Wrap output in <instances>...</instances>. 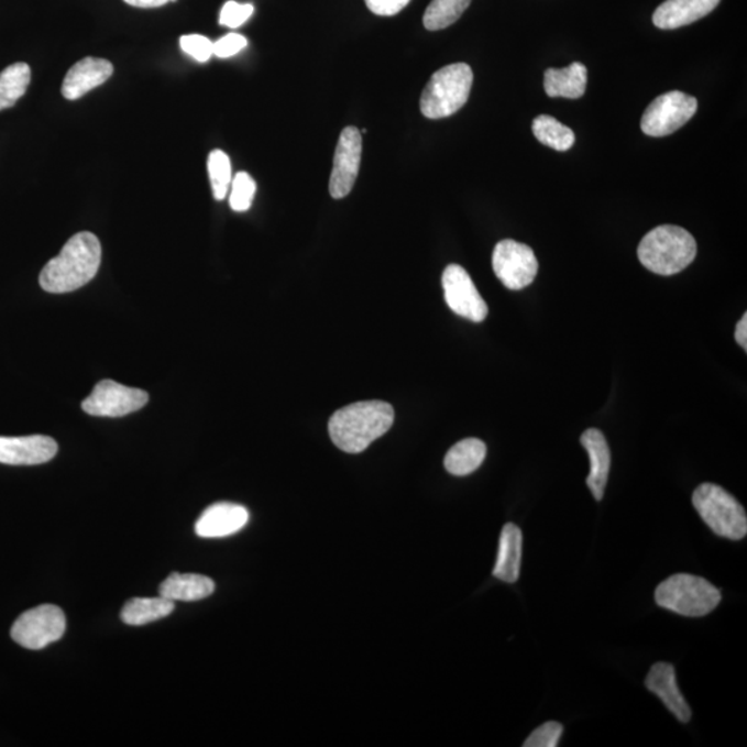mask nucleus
Listing matches in <instances>:
<instances>
[{
    "label": "nucleus",
    "mask_w": 747,
    "mask_h": 747,
    "mask_svg": "<svg viewBox=\"0 0 747 747\" xmlns=\"http://www.w3.org/2000/svg\"><path fill=\"white\" fill-rule=\"evenodd\" d=\"M101 262L100 241L94 233L75 234L63 246L61 254L43 267L41 287L51 294L77 292L95 278Z\"/></svg>",
    "instance_id": "nucleus-1"
},
{
    "label": "nucleus",
    "mask_w": 747,
    "mask_h": 747,
    "mask_svg": "<svg viewBox=\"0 0 747 747\" xmlns=\"http://www.w3.org/2000/svg\"><path fill=\"white\" fill-rule=\"evenodd\" d=\"M395 421L394 407L383 400L353 403L332 414L329 433L338 449L349 454L362 453L384 437Z\"/></svg>",
    "instance_id": "nucleus-2"
},
{
    "label": "nucleus",
    "mask_w": 747,
    "mask_h": 747,
    "mask_svg": "<svg viewBox=\"0 0 747 747\" xmlns=\"http://www.w3.org/2000/svg\"><path fill=\"white\" fill-rule=\"evenodd\" d=\"M696 241L680 226L664 224L650 230L638 245V260L648 271L673 276L695 260Z\"/></svg>",
    "instance_id": "nucleus-3"
},
{
    "label": "nucleus",
    "mask_w": 747,
    "mask_h": 747,
    "mask_svg": "<svg viewBox=\"0 0 747 747\" xmlns=\"http://www.w3.org/2000/svg\"><path fill=\"white\" fill-rule=\"evenodd\" d=\"M474 73L469 64L455 63L439 69L422 91L421 112L429 120L448 118L460 111L470 99Z\"/></svg>",
    "instance_id": "nucleus-4"
},
{
    "label": "nucleus",
    "mask_w": 747,
    "mask_h": 747,
    "mask_svg": "<svg viewBox=\"0 0 747 747\" xmlns=\"http://www.w3.org/2000/svg\"><path fill=\"white\" fill-rule=\"evenodd\" d=\"M660 608L688 617L711 614L722 602V593L706 579L679 573L666 579L655 591Z\"/></svg>",
    "instance_id": "nucleus-5"
},
{
    "label": "nucleus",
    "mask_w": 747,
    "mask_h": 747,
    "mask_svg": "<svg viewBox=\"0 0 747 747\" xmlns=\"http://www.w3.org/2000/svg\"><path fill=\"white\" fill-rule=\"evenodd\" d=\"M692 503L714 534L735 541L745 539L746 510L733 494L713 483H703L693 492Z\"/></svg>",
    "instance_id": "nucleus-6"
},
{
    "label": "nucleus",
    "mask_w": 747,
    "mask_h": 747,
    "mask_svg": "<svg viewBox=\"0 0 747 747\" xmlns=\"http://www.w3.org/2000/svg\"><path fill=\"white\" fill-rule=\"evenodd\" d=\"M697 110V100L682 91L660 95L648 106L641 118V129L652 138L669 136L691 120Z\"/></svg>",
    "instance_id": "nucleus-7"
},
{
    "label": "nucleus",
    "mask_w": 747,
    "mask_h": 747,
    "mask_svg": "<svg viewBox=\"0 0 747 747\" xmlns=\"http://www.w3.org/2000/svg\"><path fill=\"white\" fill-rule=\"evenodd\" d=\"M66 631V616L55 605H41L24 612L14 622L12 638L26 649L37 650L57 641Z\"/></svg>",
    "instance_id": "nucleus-8"
},
{
    "label": "nucleus",
    "mask_w": 747,
    "mask_h": 747,
    "mask_svg": "<svg viewBox=\"0 0 747 747\" xmlns=\"http://www.w3.org/2000/svg\"><path fill=\"white\" fill-rule=\"evenodd\" d=\"M492 262L499 282L513 292L530 286L539 272L534 250L514 240L499 241L493 251Z\"/></svg>",
    "instance_id": "nucleus-9"
},
{
    "label": "nucleus",
    "mask_w": 747,
    "mask_h": 747,
    "mask_svg": "<svg viewBox=\"0 0 747 747\" xmlns=\"http://www.w3.org/2000/svg\"><path fill=\"white\" fill-rule=\"evenodd\" d=\"M147 402V392L105 380L86 397L83 410L89 416L117 418L139 411Z\"/></svg>",
    "instance_id": "nucleus-10"
},
{
    "label": "nucleus",
    "mask_w": 747,
    "mask_h": 747,
    "mask_svg": "<svg viewBox=\"0 0 747 747\" xmlns=\"http://www.w3.org/2000/svg\"><path fill=\"white\" fill-rule=\"evenodd\" d=\"M442 284L446 304L457 316L474 322H482L486 319L488 308L485 299L481 297L464 267L460 265L446 267Z\"/></svg>",
    "instance_id": "nucleus-11"
},
{
    "label": "nucleus",
    "mask_w": 747,
    "mask_h": 747,
    "mask_svg": "<svg viewBox=\"0 0 747 747\" xmlns=\"http://www.w3.org/2000/svg\"><path fill=\"white\" fill-rule=\"evenodd\" d=\"M362 152V132L354 127L343 129L336 149L329 187L330 195L336 200L345 198L352 191L359 176Z\"/></svg>",
    "instance_id": "nucleus-12"
},
{
    "label": "nucleus",
    "mask_w": 747,
    "mask_h": 747,
    "mask_svg": "<svg viewBox=\"0 0 747 747\" xmlns=\"http://www.w3.org/2000/svg\"><path fill=\"white\" fill-rule=\"evenodd\" d=\"M58 446L55 439L43 435L31 437H0V462L7 465H40L55 459Z\"/></svg>",
    "instance_id": "nucleus-13"
},
{
    "label": "nucleus",
    "mask_w": 747,
    "mask_h": 747,
    "mask_svg": "<svg viewBox=\"0 0 747 747\" xmlns=\"http://www.w3.org/2000/svg\"><path fill=\"white\" fill-rule=\"evenodd\" d=\"M250 514L243 505L218 503L204 510L196 524V534L204 539H219L238 534L249 524Z\"/></svg>",
    "instance_id": "nucleus-14"
},
{
    "label": "nucleus",
    "mask_w": 747,
    "mask_h": 747,
    "mask_svg": "<svg viewBox=\"0 0 747 747\" xmlns=\"http://www.w3.org/2000/svg\"><path fill=\"white\" fill-rule=\"evenodd\" d=\"M114 67L105 58L86 57L69 68L64 78L62 94L67 100L84 98L90 90L99 88L111 78Z\"/></svg>",
    "instance_id": "nucleus-15"
},
{
    "label": "nucleus",
    "mask_w": 747,
    "mask_h": 747,
    "mask_svg": "<svg viewBox=\"0 0 747 747\" xmlns=\"http://www.w3.org/2000/svg\"><path fill=\"white\" fill-rule=\"evenodd\" d=\"M645 685L655 695L659 696L664 706L674 714L681 723H690L692 712L685 697L682 696L679 685H677L675 670L673 664L659 662L649 670Z\"/></svg>",
    "instance_id": "nucleus-16"
},
{
    "label": "nucleus",
    "mask_w": 747,
    "mask_h": 747,
    "mask_svg": "<svg viewBox=\"0 0 747 747\" xmlns=\"http://www.w3.org/2000/svg\"><path fill=\"white\" fill-rule=\"evenodd\" d=\"M585 451H587L590 459V474L587 477V486L593 493L596 502L604 498L606 483L611 471V450L604 433L600 429L590 428L580 438Z\"/></svg>",
    "instance_id": "nucleus-17"
},
{
    "label": "nucleus",
    "mask_w": 747,
    "mask_h": 747,
    "mask_svg": "<svg viewBox=\"0 0 747 747\" xmlns=\"http://www.w3.org/2000/svg\"><path fill=\"white\" fill-rule=\"evenodd\" d=\"M722 0H666L653 13V24L660 30H675L706 18Z\"/></svg>",
    "instance_id": "nucleus-18"
},
{
    "label": "nucleus",
    "mask_w": 747,
    "mask_h": 747,
    "mask_svg": "<svg viewBox=\"0 0 747 747\" xmlns=\"http://www.w3.org/2000/svg\"><path fill=\"white\" fill-rule=\"evenodd\" d=\"M523 531L517 525L504 526L499 536L496 567L493 569L494 578L505 583L517 582L523 562Z\"/></svg>",
    "instance_id": "nucleus-19"
},
{
    "label": "nucleus",
    "mask_w": 747,
    "mask_h": 747,
    "mask_svg": "<svg viewBox=\"0 0 747 747\" xmlns=\"http://www.w3.org/2000/svg\"><path fill=\"white\" fill-rule=\"evenodd\" d=\"M587 68L573 63L567 68H548L545 74V89L550 98L580 99L587 89Z\"/></svg>",
    "instance_id": "nucleus-20"
},
{
    "label": "nucleus",
    "mask_w": 747,
    "mask_h": 747,
    "mask_svg": "<svg viewBox=\"0 0 747 747\" xmlns=\"http://www.w3.org/2000/svg\"><path fill=\"white\" fill-rule=\"evenodd\" d=\"M215 583L212 579L202 574H182L172 573L163 584L160 585V595L171 601H200L212 595Z\"/></svg>",
    "instance_id": "nucleus-21"
},
{
    "label": "nucleus",
    "mask_w": 747,
    "mask_h": 747,
    "mask_svg": "<svg viewBox=\"0 0 747 747\" xmlns=\"http://www.w3.org/2000/svg\"><path fill=\"white\" fill-rule=\"evenodd\" d=\"M486 444L481 439L469 438L455 443L444 457V469L454 476L475 472L486 459Z\"/></svg>",
    "instance_id": "nucleus-22"
},
{
    "label": "nucleus",
    "mask_w": 747,
    "mask_h": 747,
    "mask_svg": "<svg viewBox=\"0 0 747 747\" xmlns=\"http://www.w3.org/2000/svg\"><path fill=\"white\" fill-rule=\"evenodd\" d=\"M175 609L174 601L158 596V598H133L127 602L121 612L122 620L127 625L143 626L147 623L164 619Z\"/></svg>",
    "instance_id": "nucleus-23"
},
{
    "label": "nucleus",
    "mask_w": 747,
    "mask_h": 747,
    "mask_svg": "<svg viewBox=\"0 0 747 747\" xmlns=\"http://www.w3.org/2000/svg\"><path fill=\"white\" fill-rule=\"evenodd\" d=\"M31 83V68L26 63H15L0 73V111L10 109L23 98Z\"/></svg>",
    "instance_id": "nucleus-24"
},
{
    "label": "nucleus",
    "mask_w": 747,
    "mask_h": 747,
    "mask_svg": "<svg viewBox=\"0 0 747 747\" xmlns=\"http://www.w3.org/2000/svg\"><path fill=\"white\" fill-rule=\"evenodd\" d=\"M534 133L537 140L545 146L568 152L574 144V133L571 128L550 116H539L534 121Z\"/></svg>",
    "instance_id": "nucleus-25"
},
{
    "label": "nucleus",
    "mask_w": 747,
    "mask_h": 747,
    "mask_svg": "<svg viewBox=\"0 0 747 747\" xmlns=\"http://www.w3.org/2000/svg\"><path fill=\"white\" fill-rule=\"evenodd\" d=\"M472 0H432L424 14V26L428 31L448 29L469 9Z\"/></svg>",
    "instance_id": "nucleus-26"
},
{
    "label": "nucleus",
    "mask_w": 747,
    "mask_h": 747,
    "mask_svg": "<svg viewBox=\"0 0 747 747\" xmlns=\"http://www.w3.org/2000/svg\"><path fill=\"white\" fill-rule=\"evenodd\" d=\"M209 179H211L215 200L222 201L231 185V164L229 155L222 150H213L208 157Z\"/></svg>",
    "instance_id": "nucleus-27"
},
{
    "label": "nucleus",
    "mask_w": 747,
    "mask_h": 747,
    "mask_svg": "<svg viewBox=\"0 0 747 747\" xmlns=\"http://www.w3.org/2000/svg\"><path fill=\"white\" fill-rule=\"evenodd\" d=\"M256 193V183L246 172H239L231 180L230 207L235 212H245L252 206Z\"/></svg>",
    "instance_id": "nucleus-28"
},
{
    "label": "nucleus",
    "mask_w": 747,
    "mask_h": 747,
    "mask_svg": "<svg viewBox=\"0 0 747 747\" xmlns=\"http://www.w3.org/2000/svg\"><path fill=\"white\" fill-rule=\"evenodd\" d=\"M252 13H254V7L251 3L241 4L230 0L224 3L220 12L219 24L228 29H239L250 20Z\"/></svg>",
    "instance_id": "nucleus-29"
},
{
    "label": "nucleus",
    "mask_w": 747,
    "mask_h": 747,
    "mask_svg": "<svg viewBox=\"0 0 747 747\" xmlns=\"http://www.w3.org/2000/svg\"><path fill=\"white\" fill-rule=\"evenodd\" d=\"M180 47L198 63H207L213 56V42L207 36L197 34L182 36Z\"/></svg>",
    "instance_id": "nucleus-30"
},
{
    "label": "nucleus",
    "mask_w": 747,
    "mask_h": 747,
    "mask_svg": "<svg viewBox=\"0 0 747 747\" xmlns=\"http://www.w3.org/2000/svg\"><path fill=\"white\" fill-rule=\"evenodd\" d=\"M562 733V724L548 722L534 730V734L526 739L524 747H557Z\"/></svg>",
    "instance_id": "nucleus-31"
},
{
    "label": "nucleus",
    "mask_w": 747,
    "mask_h": 747,
    "mask_svg": "<svg viewBox=\"0 0 747 747\" xmlns=\"http://www.w3.org/2000/svg\"><path fill=\"white\" fill-rule=\"evenodd\" d=\"M249 41L240 34H229L213 42V55L220 58H228L238 55L245 50Z\"/></svg>",
    "instance_id": "nucleus-32"
},
{
    "label": "nucleus",
    "mask_w": 747,
    "mask_h": 747,
    "mask_svg": "<svg viewBox=\"0 0 747 747\" xmlns=\"http://www.w3.org/2000/svg\"><path fill=\"white\" fill-rule=\"evenodd\" d=\"M365 7L371 13L381 15V18H391L400 13L411 0H364Z\"/></svg>",
    "instance_id": "nucleus-33"
},
{
    "label": "nucleus",
    "mask_w": 747,
    "mask_h": 747,
    "mask_svg": "<svg viewBox=\"0 0 747 747\" xmlns=\"http://www.w3.org/2000/svg\"><path fill=\"white\" fill-rule=\"evenodd\" d=\"M129 7L138 9H155L165 7L171 2H176V0H123Z\"/></svg>",
    "instance_id": "nucleus-34"
},
{
    "label": "nucleus",
    "mask_w": 747,
    "mask_h": 747,
    "mask_svg": "<svg viewBox=\"0 0 747 747\" xmlns=\"http://www.w3.org/2000/svg\"><path fill=\"white\" fill-rule=\"evenodd\" d=\"M735 340H736V342H738L739 347L744 348V351H747V315L746 314L744 315V317H741L738 325H736Z\"/></svg>",
    "instance_id": "nucleus-35"
}]
</instances>
